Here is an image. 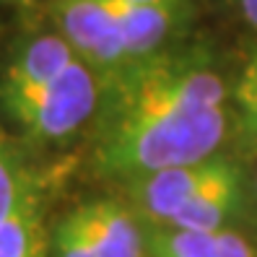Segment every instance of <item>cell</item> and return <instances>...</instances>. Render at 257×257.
Returning a JSON list of instances; mask_svg holds the SVG:
<instances>
[{"label":"cell","instance_id":"cell-1","mask_svg":"<svg viewBox=\"0 0 257 257\" xmlns=\"http://www.w3.org/2000/svg\"><path fill=\"white\" fill-rule=\"evenodd\" d=\"M229 83L205 50H161L101 86L96 169L141 179L203 164L229 133Z\"/></svg>","mask_w":257,"mask_h":257},{"label":"cell","instance_id":"cell-2","mask_svg":"<svg viewBox=\"0 0 257 257\" xmlns=\"http://www.w3.org/2000/svg\"><path fill=\"white\" fill-rule=\"evenodd\" d=\"M101 83L83 60L52 81L21 91H0V107L34 141H65L99 112Z\"/></svg>","mask_w":257,"mask_h":257},{"label":"cell","instance_id":"cell-3","mask_svg":"<svg viewBox=\"0 0 257 257\" xmlns=\"http://www.w3.org/2000/svg\"><path fill=\"white\" fill-rule=\"evenodd\" d=\"M50 13L55 32L96 73L101 86L133 63L119 24L104 0H52Z\"/></svg>","mask_w":257,"mask_h":257},{"label":"cell","instance_id":"cell-4","mask_svg":"<svg viewBox=\"0 0 257 257\" xmlns=\"http://www.w3.org/2000/svg\"><path fill=\"white\" fill-rule=\"evenodd\" d=\"M241 200H244V177L239 164H234L229 156H213L185 210L164 229L198 234L231 229L229 223L241 210Z\"/></svg>","mask_w":257,"mask_h":257},{"label":"cell","instance_id":"cell-5","mask_svg":"<svg viewBox=\"0 0 257 257\" xmlns=\"http://www.w3.org/2000/svg\"><path fill=\"white\" fill-rule=\"evenodd\" d=\"M68 218L78 226L96 257H146L148 236L135 210L119 200H91L70 210Z\"/></svg>","mask_w":257,"mask_h":257},{"label":"cell","instance_id":"cell-6","mask_svg":"<svg viewBox=\"0 0 257 257\" xmlns=\"http://www.w3.org/2000/svg\"><path fill=\"white\" fill-rule=\"evenodd\" d=\"M81 60L73 47L57 32H39L21 39L11 50L3 73H0V91H21L39 83L52 81L68 65Z\"/></svg>","mask_w":257,"mask_h":257},{"label":"cell","instance_id":"cell-7","mask_svg":"<svg viewBox=\"0 0 257 257\" xmlns=\"http://www.w3.org/2000/svg\"><path fill=\"white\" fill-rule=\"evenodd\" d=\"M208 161L190 164V166H174L146 174L141 179H133V195H135V210L146 218L154 229L169 226L190 203L192 192L198 190L200 179L208 172Z\"/></svg>","mask_w":257,"mask_h":257},{"label":"cell","instance_id":"cell-8","mask_svg":"<svg viewBox=\"0 0 257 257\" xmlns=\"http://www.w3.org/2000/svg\"><path fill=\"white\" fill-rule=\"evenodd\" d=\"M104 3L114 13L133 60H143L166 50V39H172L185 21L182 0L164 6H133L125 0H104Z\"/></svg>","mask_w":257,"mask_h":257},{"label":"cell","instance_id":"cell-9","mask_svg":"<svg viewBox=\"0 0 257 257\" xmlns=\"http://www.w3.org/2000/svg\"><path fill=\"white\" fill-rule=\"evenodd\" d=\"M148 257H257V249L234 229L213 234L154 229L148 234Z\"/></svg>","mask_w":257,"mask_h":257},{"label":"cell","instance_id":"cell-10","mask_svg":"<svg viewBox=\"0 0 257 257\" xmlns=\"http://www.w3.org/2000/svg\"><path fill=\"white\" fill-rule=\"evenodd\" d=\"M42 192V179L24 156L21 146L0 130V229Z\"/></svg>","mask_w":257,"mask_h":257},{"label":"cell","instance_id":"cell-11","mask_svg":"<svg viewBox=\"0 0 257 257\" xmlns=\"http://www.w3.org/2000/svg\"><path fill=\"white\" fill-rule=\"evenodd\" d=\"M50 239L44 231L42 195L29 200L3 229H0V257H47Z\"/></svg>","mask_w":257,"mask_h":257},{"label":"cell","instance_id":"cell-12","mask_svg":"<svg viewBox=\"0 0 257 257\" xmlns=\"http://www.w3.org/2000/svg\"><path fill=\"white\" fill-rule=\"evenodd\" d=\"M231 101L241 146L247 151H257V50L247 55L236 75L231 86Z\"/></svg>","mask_w":257,"mask_h":257},{"label":"cell","instance_id":"cell-13","mask_svg":"<svg viewBox=\"0 0 257 257\" xmlns=\"http://www.w3.org/2000/svg\"><path fill=\"white\" fill-rule=\"evenodd\" d=\"M50 252L52 257H96L86 236L78 231V226L68 216L55 226L52 239H50Z\"/></svg>","mask_w":257,"mask_h":257},{"label":"cell","instance_id":"cell-14","mask_svg":"<svg viewBox=\"0 0 257 257\" xmlns=\"http://www.w3.org/2000/svg\"><path fill=\"white\" fill-rule=\"evenodd\" d=\"M234 6L239 8L241 16H244V21L257 32V0H234Z\"/></svg>","mask_w":257,"mask_h":257},{"label":"cell","instance_id":"cell-15","mask_svg":"<svg viewBox=\"0 0 257 257\" xmlns=\"http://www.w3.org/2000/svg\"><path fill=\"white\" fill-rule=\"evenodd\" d=\"M133 6H164V3H177V0H125Z\"/></svg>","mask_w":257,"mask_h":257},{"label":"cell","instance_id":"cell-16","mask_svg":"<svg viewBox=\"0 0 257 257\" xmlns=\"http://www.w3.org/2000/svg\"><path fill=\"white\" fill-rule=\"evenodd\" d=\"M3 3H11V6H21V8H29V6H37L39 0H3Z\"/></svg>","mask_w":257,"mask_h":257},{"label":"cell","instance_id":"cell-17","mask_svg":"<svg viewBox=\"0 0 257 257\" xmlns=\"http://www.w3.org/2000/svg\"><path fill=\"white\" fill-rule=\"evenodd\" d=\"M252 198H254V221H257V177H254V190H252Z\"/></svg>","mask_w":257,"mask_h":257}]
</instances>
